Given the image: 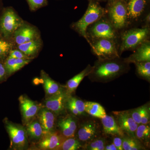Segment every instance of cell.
<instances>
[{
  "instance_id": "obj_1",
  "label": "cell",
  "mask_w": 150,
  "mask_h": 150,
  "mask_svg": "<svg viewBox=\"0 0 150 150\" xmlns=\"http://www.w3.org/2000/svg\"><path fill=\"white\" fill-rule=\"evenodd\" d=\"M129 63L119 57L110 59H98L89 74L98 81H106L118 77L129 69Z\"/></svg>"
},
{
  "instance_id": "obj_2",
  "label": "cell",
  "mask_w": 150,
  "mask_h": 150,
  "mask_svg": "<svg viewBox=\"0 0 150 150\" xmlns=\"http://www.w3.org/2000/svg\"><path fill=\"white\" fill-rule=\"evenodd\" d=\"M106 13V10L103 8L98 3L91 1L83 16L78 21L73 23L72 28L81 36L85 38L89 44L90 41L86 34L88 27L104 16Z\"/></svg>"
},
{
  "instance_id": "obj_3",
  "label": "cell",
  "mask_w": 150,
  "mask_h": 150,
  "mask_svg": "<svg viewBox=\"0 0 150 150\" xmlns=\"http://www.w3.org/2000/svg\"><path fill=\"white\" fill-rule=\"evenodd\" d=\"M149 26L141 28H131L123 32L121 35V43L119 51L121 54L124 51L134 50L144 41L150 35Z\"/></svg>"
},
{
  "instance_id": "obj_4",
  "label": "cell",
  "mask_w": 150,
  "mask_h": 150,
  "mask_svg": "<svg viewBox=\"0 0 150 150\" xmlns=\"http://www.w3.org/2000/svg\"><path fill=\"white\" fill-rule=\"evenodd\" d=\"M86 34L89 40L106 38L115 41L118 38L117 30L105 16L89 25L87 29Z\"/></svg>"
},
{
  "instance_id": "obj_5",
  "label": "cell",
  "mask_w": 150,
  "mask_h": 150,
  "mask_svg": "<svg viewBox=\"0 0 150 150\" xmlns=\"http://www.w3.org/2000/svg\"><path fill=\"white\" fill-rule=\"evenodd\" d=\"M106 11L108 20L117 31L123 29L128 25L127 4L125 2H110Z\"/></svg>"
},
{
  "instance_id": "obj_6",
  "label": "cell",
  "mask_w": 150,
  "mask_h": 150,
  "mask_svg": "<svg viewBox=\"0 0 150 150\" xmlns=\"http://www.w3.org/2000/svg\"><path fill=\"white\" fill-rule=\"evenodd\" d=\"M92 51L98 59H110L119 57L115 41L106 38L89 40Z\"/></svg>"
},
{
  "instance_id": "obj_7",
  "label": "cell",
  "mask_w": 150,
  "mask_h": 150,
  "mask_svg": "<svg viewBox=\"0 0 150 150\" xmlns=\"http://www.w3.org/2000/svg\"><path fill=\"white\" fill-rule=\"evenodd\" d=\"M23 23L14 10L8 8L4 11L0 18V33L5 38H9Z\"/></svg>"
},
{
  "instance_id": "obj_8",
  "label": "cell",
  "mask_w": 150,
  "mask_h": 150,
  "mask_svg": "<svg viewBox=\"0 0 150 150\" xmlns=\"http://www.w3.org/2000/svg\"><path fill=\"white\" fill-rule=\"evenodd\" d=\"M6 129L11 140V146L15 150H25L28 146L26 129L20 124L7 121Z\"/></svg>"
},
{
  "instance_id": "obj_9",
  "label": "cell",
  "mask_w": 150,
  "mask_h": 150,
  "mask_svg": "<svg viewBox=\"0 0 150 150\" xmlns=\"http://www.w3.org/2000/svg\"><path fill=\"white\" fill-rule=\"evenodd\" d=\"M69 94L61 89L56 93L48 96L45 101V106L54 114L59 115L64 111Z\"/></svg>"
},
{
  "instance_id": "obj_10",
  "label": "cell",
  "mask_w": 150,
  "mask_h": 150,
  "mask_svg": "<svg viewBox=\"0 0 150 150\" xmlns=\"http://www.w3.org/2000/svg\"><path fill=\"white\" fill-rule=\"evenodd\" d=\"M23 123L24 126L35 118L40 110V105L26 96L21 95L18 98Z\"/></svg>"
},
{
  "instance_id": "obj_11",
  "label": "cell",
  "mask_w": 150,
  "mask_h": 150,
  "mask_svg": "<svg viewBox=\"0 0 150 150\" xmlns=\"http://www.w3.org/2000/svg\"><path fill=\"white\" fill-rule=\"evenodd\" d=\"M117 123L123 133L129 137L136 138V132L138 124L131 117L129 111L114 112Z\"/></svg>"
},
{
  "instance_id": "obj_12",
  "label": "cell",
  "mask_w": 150,
  "mask_h": 150,
  "mask_svg": "<svg viewBox=\"0 0 150 150\" xmlns=\"http://www.w3.org/2000/svg\"><path fill=\"white\" fill-rule=\"evenodd\" d=\"M66 137L58 131H54L44 135L37 142L39 149L43 150H59Z\"/></svg>"
},
{
  "instance_id": "obj_13",
  "label": "cell",
  "mask_w": 150,
  "mask_h": 150,
  "mask_svg": "<svg viewBox=\"0 0 150 150\" xmlns=\"http://www.w3.org/2000/svg\"><path fill=\"white\" fill-rule=\"evenodd\" d=\"M38 35L35 28L24 23L16 30L13 34L16 43L18 45L39 38Z\"/></svg>"
},
{
  "instance_id": "obj_14",
  "label": "cell",
  "mask_w": 150,
  "mask_h": 150,
  "mask_svg": "<svg viewBox=\"0 0 150 150\" xmlns=\"http://www.w3.org/2000/svg\"><path fill=\"white\" fill-rule=\"evenodd\" d=\"M55 115L54 112L45 107L41 108L39 110L38 118L42 126L43 136L55 131Z\"/></svg>"
},
{
  "instance_id": "obj_15",
  "label": "cell",
  "mask_w": 150,
  "mask_h": 150,
  "mask_svg": "<svg viewBox=\"0 0 150 150\" xmlns=\"http://www.w3.org/2000/svg\"><path fill=\"white\" fill-rule=\"evenodd\" d=\"M146 0H129L127 4L128 25L137 21L144 14Z\"/></svg>"
},
{
  "instance_id": "obj_16",
  "label": "cell",
  "mask_w": 150,
  "mask_h": 150,
  "mask_svg": "<svg viewBox=\"0 0 150 150\" xmlns=\"http://www.w3.org/2000/svg\"><path fill=\"white\" fill-rule=\"evenodd\" d=\"M135 51L128 58L124 59L127 63L134 64L139 62H150V42L146 40L135 49Z\"/></svg>"
},
{
  "instance_id": "obj_17",
  "label": "cell",
  "mask_w": 150,
  "mask_h": 150,
  "mask_svg": "<svg viewBox=\"0 0 150 150\" xmlns=\"http://www.w3.org/2000/svg\"><path fill=\"white\" fill-rule=\"evenodd\" d=\"M98 132L97 125L93 121H89L81 125L77 132L78 139L81 142H87L96 137Z\"/></svg>"
},
{
  "instance_id": "obj_18",
  "label": "cell",
  "mask_w": 150,
  "mask_h": 150,
  "mask_svg": "<svg viewBox=\"0 0 150 150\" xmlns=\"http://www.w3.org/2000/svg\"><path fill=\"white\" fill-rule=\"evenodd\" d=\"M58 126L62 135L66 138L74 137L77 129L76 121L72 116L68 115L59 120Z\"/></svg>"
},
{
  "instance_id": "obj_19",
  "label": "cell",
  "mask_w": 150,
  "mask_h": 150,
  "mask_svg": "<svg viewBox=\"0 0 150 150\" xmlns=\"http://www.w3.org/2000/svg\"><path fill=\"white\" fill-rule=\"evenodd\" d=\"M103 131L105 134L123 137L124 133L121 130L116 121L112 116L105 115L101 118Z\"/></svg>"
},
{
  "instance_id": "obj_20",
  "label": "cell",
  "mask_w": 150,
  "mask_h": 150,
  "mask_svg": "<svg viewBox=\"0 0 150 150\" xmlns=\"http://www.w3.org/2000/svg\"><path fill=\"white\" fill-rule=\"evenodd\" d=\"M25 126L28 137L30 140L37 143L43 137V129L38 118H34Z\"/></svg>"
},
{
  "instance_id": "obj_21",
  "label": "cell",
  "mask_w": 150,
  "mask_h": 150,
  "mask_svg": "<svg viewBox=\"0 0 150 150\" xmlns=\"http://www.w3.org/2000/svg\"><path fill=\"white\" fill-rule=\"evenodd\" d=\"M92 68L93 67L88 65L86 67V69L83 70L80 73L68 81L66 86L67 92L70 94V93L75 91L84 78L90 74L92 70Z\"/></svg>"
},
{
  "instance_id": "obj_22",
  "label": "cell",
  "mask_w": 150,
  "mask_h": 150,
  "mask_svg": "<svg viewBox=\"0 0 150 150\" xmlns=\"http://www.w3.org/2000/svg\"><path fill=\"white\" fill-rule=\"evenodd\" d=\"M42 46V41L39 38L18 45L19 50L30 58L35 56L40 51Z\"/></svg>"
},
{
  "instance_id": "obj_23",
  "label": "cell",
  "mask_w": 150,
  "mask_h": 150,
  "mask_svg": "<svg viewBox=\"0 0 150 150\" xmlns=\"http://www.w3.org/2000/svg\"><path fill=\"white\" fill-rule=\"evenodd\" d=\"M30 59H14L8 58L5 63L6 74L11 75L21 69L31 62Z\"/></svg>"
},
{
  "instance_id": "obj_24",
  "label": "cell",
  "mask_w": 150,
  "mask_h": 150,
  "mask_svg": "<svg viewBox=\"0 0 150 150\" xmlns=\"http://www.w3.org/2000/svg\"><path fill=\"white\" fill-rule=\"evenodd\" d=\"M41 76L47 97L56 93L62 88L59 83L53 80L44 71H41Z\"/></svg>"
},
{
  "instance_id": "obj_25",
  "label": "cell",
  "mask_w": 150,
  "mask_h": 150,
  "mask_svg": "<svg viewBox=\"0 0 150 150\" xmlns=\"http://www.w3.org/2000/svg\"><path fill=\"white\" fill-rule=\"evenodd\" d=\"M66 108L75 115L83 114L85 111V103L74 97L69 96L67 100Z\"/></svg>"
},
{
  "instance_id": "obj_26",
  "label": "cell",
  "mask_w": 150,
  "mask_h": 150,
  "mask_svg": "<svg viewBox=\"0 0 150 150\" xmlns=\"http://www.w3.org/2000/svg\"><path fill=\"white\" fill-rule=\"evenodd\" d=\"M85 111L93 117L101 119L106 115V112L102 105L91 101L85 103Z\"/></svg>"
},
{
  "instance_id": "obj_27",
  "label": "cell",
  "mask_w": 150,
  "mask_h": 150,
  "mask_svg": "<svg viewBox=\"0 0 150 150\" xmlns=\"http://www.w3.org/2000/svg\"><path fill=\"white\" fill-rule=\"evenodd\" d=\"M123 140V149L124 150H139L145 149V148L136 138L130 137H124Z\"/></svg>"
},
{
  "instance_id": "obj_28",
  "label": "cell",
  "mask_w": 150,
  "mask_h": 150,
  "mask_svg": "<svg viewBox=\"0 0 150 150\" xmlns=\"http://www.w3.org/2000/svg\"><path fill=\"white\" fill-rule=\"evenodd\" d=\"M150 128L148 124L138 125L136 132V138L144 144H149L150 139Z\"/></svg>"
},
{
  "instance_id": "obj_29",
  "label": "cell",
  "mask_w": 150,
  "mask_h": 150,
  "mask_svg": "<svg viewBox=\"0 0 150 150\" xmlns=\"http://www.w3.org/2000/svg\"><path fill=\"white\" fill-rule=\"evenodd\" d=\"M138 75L148 81L150 79V62H139L135 63Z\"/></svg>"
},
{
  "instance_id": "obj_30",
  "label": "cell",
  "mask_w": 150,
  "mask_h": 150,
  "mask_svg": "<svg viewBox=\"0 0 150 150\" xmlns=\"http://www.w3.org/2000/svg\"><path fill=\"white\" fill-rule=\"evenodd\" d=\"M81 147V145L76 139L71 137L66 139L62 143L59 150H76Z\"/></svg>"
},
{
  "instance_id": "obj_31",
  "label": "cell",
  "mask_w": 150,
  "mask_h": 150,
  "mask_svg": "<svg viewBox=\"0 0 150 150\" xmlns=\"http://www.w3.org/2000/svg\"><path fill=\"white\" fill-rule=\"evenodd\" d=\"M105 144L106 142L104 139H97L89 143L86 148L89 150H103L105 148Z\"/></svg>"
},
{
  "instance_id": "obj_32",
  "label": "cell",
  "mask_w": 150,
  "mask_h": 150,
  "mask_svg": "<svg viewBox=\"0 0 150 150\" xmlns=\"http://www.w3.org/2000/svg\"><path fill=\"white\" fill-rule=\"evenodd\" d=\"M12 48V44L0 38V59H4L9 54Z\"/></svg>"
},
{
  "instance_id": "obj_33",
  "label": "cell",
  "mask_w": 150,
  "mask_h": 150,
  "mask_svg": "<svg viewBox=\"0 0 150 150\" xmlns=\"http://www.w3.org/2000/svg\"><path fill=\"white\" fill-rule=\"evenodd\" d=\"M30 11H34L48 5L47 0H26Z\"/></svg>"
},
{
  "instance_id": "obj_34",
  "label": "cell",
  "mask_w": 150,
  "mask_h": 150,
  "mask_svg": "<svg viewBox=\"0 0 150 150\" xmlns=\"http://www.w3.org/2000/svg\"><path fill=\"white\" fill-rule=\"evenodd\" d=\"M141 113V123L142 124H148L149 123L150 114V108L147 105L142 106Z\"/></svg>"
},
{
  "instance_id": "obj_35",
  "label": "cell",
  "mask_w": 150,
  "mask_h": 150,
  "mask_svg": "<svg viewBox=\"0 0 150 150\" xmlns=\"http://www.w3.org/2000/svg\"><path fill=\"white\" fill-rule=\"evenodd\" d=\"M142 107H139L138 108H135L129 111L130 114H131V117L134 119V121H135L138 124L141 123V113H142Z\"/></svg>"
},
{
  "instance_id": "obj_36",
  "label": "cell",
  "mask_w": 150,
  "mask_h": 150,
  "mask_svg": "<svg viewBox=\"0 0 150 150\" xmlns=\"http://www.w3.org/2000/svg\"><path fill=\"white\" fill-rule=\"evenodd\" d=\"M8 58H14V59H30V58L25 55L20 50H11L9 54Z\"/></svg>"
},
{
  "instance_id": "obj_37",
  "label": "cell",
  "mask_w": 150,
  "mask_h": 150,
  "mask_svg": "<svg viewBox=\"0 0 150 150\" xmlns=\"http://www.w3.org/2000/svg\"><path fill=\"white\" fill-rule=\"evenodd\" d=\"M113 143L116 148L117 150H123V140L122 138L120 137H116L113 139Z\"/></svg>"
},
{
  "instance_id": "obj_38",
  "label": "cell",
  "mask_w": 150,
  "mask_h": 150,
  "mask_svg": "<svg viewBox=\"0 0 150 150\" xmlns=\"http://www.w3.org/2000/svg\"><path fill=\"white\" fill-rule=\"evenodd\" d=\"M6 74L4 66L0 63V80L4 79Z\"/></svg>"
},
{
  "instance_id": "obj_39",
  "label": "cell",
  "mask_w": 150,
  "mask_h": 150,
  "mask_svg": "<svg viewBox=\"0 0 150 150\" xmlns=\"http://www.w3.org/2000/svg\"><path fill=\"white\" fill-rule=\"evenodd\" d=\"M105 150H117V148L113 144V143L110 144L107 146H105Z\"/></svg>"
},
{
  "instance_id": "obj_40",
  "label": "cell",
  "mask_w": 150,
  "mask_h": 150,
  "mask_svg": "<svg viewBox=\"0 0 150 150\" xmlns=\"http://www.w3.org/2000/svg\"><path fill=\"white\" fill-rule=\"evenodd\" d=\"M150 13L147 14L146 16V17L145 18V21L147 23V26H149V25L150 24Z\"/></svg>"
},
{
  "instance_id": "obj_41",
  "label": "cell",
  "mask_w": 150,
  "mask_h": 150,
  "mask_svg": "<svg viewBox=\"0 0 150 150\" xmlns=\"http://www.w3.org/2000/svg\"><path fill=\"white\" fill-rule=\"evenodd\" d=\"M109 1H110V2L111 1H127V0H109Z\"/></svg>"
}]
</instances>
